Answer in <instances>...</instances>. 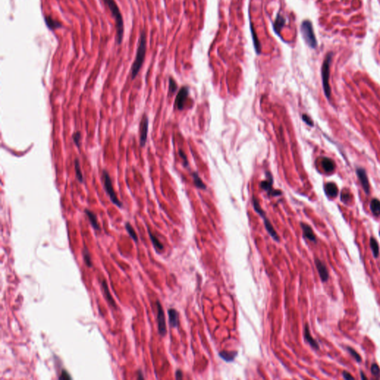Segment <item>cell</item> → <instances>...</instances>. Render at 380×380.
I'll return each instance as SVG.
<instances>
[{
  "label": "cell",
  "instance_id": "cell-1",
  "mask_svg": "<svg viewBox=\"0 0 380 380\" xmlns=\"http://www.w3.org/2000/svg\"><path fill=\"white\" fill-rule=\"evenodd\" d=\"M146 34L144 30H143L140 33V39H139V44L138 49H137V54L135 59H134V63L132 64V68H131V77H132V80H134L138 75L139 71H140L141 67H142L143 62H144L145 57H146Z\"/></svg>",
  "mask_w": 380,
  "mask_h": 380
},
{
  "label": "cell",
  "instance_id": "cell-2",
  "mask_svg": "<svg viewBox=\"0 0 380 380\" xmlns=\"http://www.w3.org/2000/svg\"><path fill=\"white\" fill-rule=\"evenodd\" d=\"M105 5L108 6L109 11H111V15L113 16L114 19L115 20L116 24V42L117 45L121 44L122 38H123L124 34V25H123V20H122V16L119 7L115 3V0H103Z\"/></svg>",
  "mask_w": 380,
  "mask_h": 380
},
{
  "label": "cell",
  "instance_id": "cell-3",
  "mask_svg": "<svg viewBox=\"0 0 380 380\" xmlns=\"http://www.w3.org/2000/svg\"><path fill=\"white\" fill-rule=\"evenodd\" d=\"M102 180H103V186H104L105 192H106L108 196L109 197L111 202L115 205H116V206L119 207V208H122V203L121 201L118 199L117 195H116L115 193V191L113 188L111 177H110L109 172L105 169H103V172H102Z\"/></svg>",
  "mask_w": 380,
  "mask_h": 380
},
{
  "label": "cell",
  "instance_id": "cell-4",
  "mask_svg": "<svg viewBox=\"0 0 380 380\" xmlns=\"http://www.w3.org/2000/svg\"><path fill=\"white\" fill-rule=\"evenodd\" d=\"M252 205H253V207H254L255 211L256 212V213H258L261 218H262V219L264 221V224L265 229L267 230V232H268L269 235H270L271 237L273 238V240H275V241H280L279 236L278 235L277 232H276L275 229H274V227H273V225H272L270 221H269V219L267 218V216H266L265 212L264 211L262 208L261 207L260 203H259L258 199L255 198V197H253L252 198Z\"/></svg>",
  "mask_w": 380,
  "mask_h": 380
},
{
  "label": "cell",
  "instance_id": "cell-5",
  "mask_svg": "<svg viewBox=\"0 0 380 380\" xmlns=\"http://www.w3.org/2000/svg\"><path fill=\"white\" fill-rule=\"evenodd\" d=\"M301 33H302L303 38L305 43L312 48H315L317 47V40L315 38L312 22L310 20H304L302 22L301 26Z\"/></svg>",
  "mask_w": 380,
  "mask_h": 380
},
{
  "label": "cell",
  "instance_id": "cell-6",
  "mask_svg": "<svg viewBox=\"0 0 380 380\" xmlns=\"http://www.w3.org/2000/svg\"><path fill=\"white\" fill-rule=\"evenodd\" d=\"M332 60V54L329 53L326 56V58L324 61L322 67H321V77H322L323 88L325 90V95L327 98L331 97V90L329 84L330 77V65H331Z\"/></svg>",
  "mask_w": 380,
  "mask_h": 380
},
{
  "label": "cell",
  "instance_id": "cell-7",
  "mask_svg": "<svg viewBox=\"0 0 380 380\" xmlns=\"http://www.w3.org/2000/svg\"><path fill=\"white\" fill-rule=\"evenodd\" d=\"M273 175H272L271 172H266V179L264 180H263V181L261 183V184H260L261 188L263 190H264L266 192H267V194L270 196L275 197V196H281L282 192H281V191L277 190H274V189L273 188Z\"/></svg>",
  "mask_w": 380,
  "mask_h": 380
},
{
  "label": "cell",
  "instance_id": "cell-8",
  "mask_svg": "<svg viewBox=\"0 0 380 380\" xmlns=\"http://www.w3.org/2000/svg\"><path fill=\"white\" fill-rule=\"evenodd\" d=\"M157 325H158V332L159 334L161 336H165L167 334V325H166V319L165 314H164V311L163 307L159 301H157Z\"/></svg>",
  "mask_w": 380,
  "mask_h": 380
},
{
  "label": "cell",
  "instance_id": "cell-9",
  "mask_svg": "<svg viewBox=\"0 0 380 380\" xmlns=\"http://www.w3.org/2000/svg\"><path fill=\"white\" fill-rule=\"evenodd\" d=\"M149 119L146 115H143L140 125V143L141 146H145L147 140Z\"/></svg>",
  "mask_w": 380,
  "mask_h": 380
},
{
  "label": "cell",
  "instance_id": "cell-10",
  "mask_svg": "<svg viewBox=\"0 0 380 380\" xmlns=\"http://www.w3.org/2000/svg\"><path fill=\"white\" fill-rule=\"evenodd\" d=\"M189 95V89L187 87L184 86L180 89L179 92L178 93L177 96H176L175 101H174V105L178 110H183L184 108L185 103Z\"/></svg>",
  "mask_w": 380,
  "mask_h": 380
},
{
  "label": "cell",
  "instance_id": "cell-11",
  "mask_svg": "<svg viewBox=\"0 0 380 380\" xmlns=\"http://www.w3.org/2000/svg\"><path fill=\"white\" fill-rule=\"evenodd\" d=\"M315 265L316 267V269L319 273V275L320 276L321 281L322 282L327 281L329 279V272L327 270V266L325 264L321 261L320 259L315 258Z\"/></svg>",
  "mask_w": 380,
  "mask_h": 380
},
{
  "label": "cell",
  "instance_id": "cell-12",
  "mask_svg": "<svg viewBox=\"0 0 380 380\" xmlns=\"http://www.w3.org/2000/svg\"><path fill=\"white\" fill-rule=\"evenodd\" d=\"M301 227H302L303 231V236L305 238H307V239L313 243H316V238H315L314 232H313V230L310 226L305 223H301Z\"/></svg>",
  "mask_w": 380,
  "mask_h": 380
},
{
  "label": "cell",
  "instance_id": "cell-13",
  "mask_svg": "<svg viewBox=\"0 0 380 380\" xmlns=\"http://www.w3.org/2000/svg\"><path fill=\"white\" fill-rule=\"evenodd\" d=\"M304 336L305 341H306L307 343L310 344V345L312 347L313 349H315V350H319V343H318V342H316V340H315L314 338H313V336H311L310 328H309V326L307 324H306L304 326Z\"/></svg>",
  "mask_w": 380,
  "mask_h": 380
},
{
  "label": "cell",
  "instance_id": "cell-14",
  "mask_svg": "<svg viewBox=\"0 0 380 380\" xmlns=\"http://www.w3.org/2000/svg\"><path fill=\"white\" fill-rule=\"evenodd\" d=\"M168 315L170 326L172 327H178L179 325V314L178 311L174 308H170L168 310Z\"/></svg>",
  "mask_w": 380,
  "mask_h": 380
},
{
  "label": "cell",
  "instance_id": "cell-15",
  "mask_svg": "<svg viewBox=\"0 0 380 380\" xmlns=\"http://www.w3.org/2000/svg\"><path fill=\"white\" fill-rule=\"evenodd\" d=\"M357 174H358V177L359 180H360L361 184L362 185V187L364 189L365 192L366 193H369V183L366 172H365L364 169H357Z\"/></svg>",
  "mask_w": 380,
  "mask_h": 380
},
{
  "label": "cell",
  "instance_id": "cell-16",
  "mask_svg": "<svg viewBox=\"0 0 380 380\" xmlns=\"http://www.w3.org/2000/svg\"><path fill=\"white\" fill-rule=\"evenodd\" d=\"M85 213H86L87 217H88L89 222H90L91 225L92 226V227L94 228L95 230H97V231H99V230H100V227H99V225L98 224V221H97V218L96 214H95L94 213H93L92 211L89 210V209H85Z\"/></svg>",
  "mask_w": 380,
  "mask_h": 380
},
{
  "label": "cell",
  "instance_id": "cell-17",
  "mask_svg": "<svg viewBox=\"0 0 380 380\" xmlns=\"http://www.w3.org/2000/svg\"><path fill=\"white\" fill-rule=\"evenodd\" d=\"M285 23H286L285 18H284V16H282L280 13L278 14L277 16H276L275 21L273 24V28H274V30H275L276 34L280 35V31H281V29L283 28V27L284 26Z\"/></svg>",
  "mask_w": 380,
  "mask_h": 380
},
{
  "label": "cell",
  "instance_id": "cell-18",
  "mask_svg": "<svg viewBox=\"0 0 380 380\" xmlns=\"http://www.w3.org/2000/svg\"><path fill=\"white\" fill-rule=\"evenodd\" d=\"M101 286H102V289H103V292H104L105 296V297H106L107 302H109V304L111 305V307H114L115 308H116L117 306H116L115 302V300H114L113 297L111 296V293H110L109 286H108V284L105 280H103V281H102Z\"/></svg>",
  "mask_w": 380,
  "mask_h": 380
},
{
  "label": "cell",
  "instance_id": "cell-19",
  "mask_svg": "<svg viewBox=\"0 0 380 380\" xmlns=\"http://www.w3.org/2000/svg\"><path fill=\"white\" fill-rule=\"evenodd\" d=\"M45 24H46L48 28L50 30H51V31L56 30V29H58L60 28H62L61 23H60V22H58L57 20L53 19L51 16H45Z\"/></svg>",
  "mask_w": 380,
  "mask_h": 380
},
{
  "label": "cell",
  "instance_id": "cell-20",
  "mask_svg": "<svg viewBox=\"0 0 380 380\" xmlns=\"http://www.w3.org/2000/svg\"><path fill=\"white\" fill-rule=\"evenodd\" d=\"M250 31H251V34H252L253 45H254L255 51H256L257 54H260L261 51V43H260V42H259V39L258 38V37H257L256 32L255 31V29H254V28H253V25L252 23H250Z\"/></svg>",
  "mask_w": 380,
  "mask_h": 380
},
{
  "label": "cell",
  "instance_id": "cell-21",
  "mask_svg": "<svg viewBox=\"0 0 380 380\" xmlns=\"http://www.w3.org/2000/svg\"><path fill=\"white\" fill-rule=\"evenodd\" d=\"M237 351H227V350H222L219 353V356L223 359L226 362H232L235 356H237Z\"/></svg>",
  "mask_w": 380,
  "mask_h": 380
},
{
  "label": "cell",
  "instance_id": "cell-22",
  "mask_svg": "<svg viewBox=\"0 0 380 380\" xmlns=\"http://www.w3.org/2000/svg\"><path fill=\"white\" fill-rule=\"evenodd\" d=\"M321 165L324 169L327 172H331L335 169V163L332 161L331 159L327 158V157H324L321 161Z\"/></svg>",
  "mask_w": 380,
  "mask_h": 380
},
{
  "label": "cell",
  "instance_id": "cell-23",
  "mask_svg": "<svg viewBox=\"0 0 380 380\" xmlns=\"http://www.w3.org/2000/svg\"><path fill=\"white\" fill-rule=\"evenodd\" d=\"M325 192L329 196L336 197L338 195V188L334 183H327L325 186Z\"/></svg>",
  "mask_w": 380,
  "mask_h": 380
},
{
  "label": "cell",
  "instance_id": "cell-24",
  "mask_svg": "<svg viewBox=\"0 0 380 380\" xmlns=\"http://www.w3.org/2000/svg\"><path fill=\"white\" fill-rule=\"evenodd\" d=\"M192 178H193V183H194L195 186H196L197 188L201 189V190H206L207 189V186L205 185L204 183L203 182V180H201V178H200V176H199V174L198 172H194L192 173Z\"/></svg>",
  "mask_w": 380,
  "mask_h": 380
},
{
  "label": "cell",
  "instance_id": "cell-25",
  "mask_svg": "<svg viewBox=\"0 0 380 380\" xmlns=\"http://www.w3.org/2000/svg\"><path fill=\"white\" fill-rule=\"evenodd\" d=\"M148 232H149V237H150V239L151 241V242H152L153 246H154V247L155 248V250H156L157 251L163 250L164 248L163 245L161 244V242L160 241L158 238H157L156 236L155 235H153L152 233H151V231L149 230H148Z\"/></svg>",
  "mask_w": 380,
  "mask_h": 380
},
{
  "label": "cell",
  "instance_id": "cell-26",
  "mask_svg": "<svg viewBox=\"0 0 380 380\" xmlns=\"http://www.w3.org/2000/svg\"><path fill=\"white\" fill-rule=\"evenodd\" d=\"M370 246H371V250H372L373 255L375 258H378L379 255V247L377 241L374 238L371 237L370 238Z\"/></svg>",
  "mask_w": 380,
  "mask_h": 380
},
{
  "label": "cell",
  "instance_id": "cell-27",
  "mask_svg": "<svg viewBox=\"0 0 380 380\" xmlns=\"http://www.w3.org/2000/svg\"><path fill=\"white\" fill-rule=\"evenodd\" d=\"M74 169H75L77 179L78 181L81 183V184L83 183V181H84L83 175H82V171H81L80 162H79V160L77 158L75 159V161H74Z\"/></svg>",
  "mask_w": 380,
  "mask_h": 380
},
{
  "label": "cell",
  "instance_id": "cell-28",
  "mask_svg": "<svg viewBox=\"0 0 380 380\" xmlns=\"http://www.w3.org/2000/svg\"><path fill=\"white\" fill-rule=\"evenodd\" d=\"M370 208L372 212V213L374 215H380V201L377 199H373L371 202L370 205Z\"/></svg>",
  "mask_w": 380,
  "mask_h": 380
},
{
  "label": "cell",
  "instance_id": "cell-29",
  "mask_svg": "<svg viewBox=\"0 0 380 380\" xmlns=\"http://www.w3.org/2000/svg\"><path fill=\"white\" fill-rule=\"evenodd\" d=\"M82 255H83L84 262H85V264H86V265L87 266V267H93L92 261H91L90 253H89V251L86 247H85L83 250H82Z\"/></svg>",
  "mask_w": 380,
  "mask_h": 380
},
{
  "label": "cell",
  "instance_id": "cell-30",
  "mask_svg": "<svg viewBox=\"0 0 380 380\" xmlns=\"http://www.w3.org/2000/svg\"><path fill=\"white\" fill-rule=\"evenodd\" d=\"M125 228L126 230V231H127L128 234L129 235V236L131 238H132L133 241L135 242L138 241V235H137L135 231H134V228L132 227V226L131 225V224L128 223V222H126L125 224Z\"/></svg>",
  "mask_w": 380,
  "mask_h": 380
},
{
  "label": "cell",
  "instance_id": "cell-31",
  "mask_svg": "<svg viewBox=\"0 0 380 380\" xmlns=\"http://www.w3.org/2000/svg\"><path fill=\"white\" fill-rule=\"evenodd\" d=\"M177 88H178V85H177V83H176V82L174 81L173 78L170 77L169 78V94H173L176 91V90H177Z\"/></svg>",
  "mask_w": 380,
  "mask_h": 380
},
{
  "label": "cell",
  "instance_id": "cell-32",
  "mask_svg": "<svg viewBox=\"0 0 380 380\" xmlns=\"http://www.w3.org/2000/svg\"><path fill=\"white\" fill-rule=\"evenodd\" d=\"M371 373L376 377L377 378H379L380 377V368L379 367V365L377 364H376V363H373L371 365Z\"/></svg>",
  "mask_w": 380,
  "mask_h": 380
},
{
  "label": "cell",
  "instance_id": "cell-33",
  "mask_svg": "<svg viewBox=\"0 0 380 380\" xmlns=\"http://www.w3.org/2000/svg\"><path fill=\"white\" fill-rule=\"evenodd\" d=\"M347 349H348V352L350 353V355L354 357V358L356 359L358 362H361V361H362V358H361L360 355H359L358 353H357L356 350H354V349H353L352 348H350V347H347Z\"/></svg>",
  "mask_w": 380,
  "mask_h": 380
},
{
  "label": "cell",
  "instance_id": "cell-34",
  "mask_svg": "<svg viewBox=\"0 0 380 380\" xmlns=\"http://www.w3.org/2000/svg\"><path fill=\"white\" fill-rule=\"evenodd\" d=\"M81 138H82V136H81V134L80 132H74L73 134V135H72V139H73L74 143H75V145L77 147H80V146Z\"/></svg>",
  "mask_w": 380,
  "mask_h": 380
},
{
  "label": "cell",
  "instance_id": "cell-35",
  "mask_svg": "<svg viewBox=\"0 0 380 380\" xmlns=\"http://www.w3.org/2000/svg\"><path fill=\"white\" fill-rule=\"evenodd\" d=\"M179 155H180V158H181L183 160V163H184V165L186 167H187L188 166H189V163H188V160H187V157H186V154H185L182 150H180L179 151Z\"/></svg>",
  "mask_w": 380,
  "mask_h": 380
},
{
  "label": "cell",
  "instance_id": "cell-36",
  "mask_svg": "<svg viewBox=\"0 0 380 380\" xmlns=\"http://www.w3.org/2000/svg\"><path fill=\"white\" fill-rule=\"evenodd\" d=\"M302 119L308 126H313V122L312 119H311V118L309 117L307 115H305V114H304V115H302Z\"/></svg>",
  "mask_w": 380,
  "mask_h": 380
},
{
  "label": "cell",
  "instance_id": "cell-37",
  "mask_svg": "<svg viewBox=\"0 0 380 380\" xmlns=\"http://www.w3.org/2000/svg\"><path fill=\"white\" fill-rule=\"evenodd\" d=\"M59 379H71V377L68 374V373L65 371V370H63V371H62L61 375H60V377H59Z\"/></svg>",
  "mask_w": 380,
  "mask_h": 380
},
{
  "label": "cell",
  "instance_id": "cell-38",
  "mask_svg": "<svg viewBox=\"0 0 380 380\" xmlns=\"http://www.w3.org/2000/svg\"><path fill=\"white\" fill-rule=\"evenodd\" d=\"M341 199L343 202H348L350 199V195L349 194V192H344V191H343L342 193Z\"/></svg>",
  "mask_w": 380,
  "mask_h": 380
},
{
  "label": "cell",
  "instance_id": "cell-39",
  "mask_svg": "<svg viewBox=\"0 0 380 380\" xmlns=\"http://www.w3.org/2000/svg\"><path fill=\"white\" fill-rule=\"evenodd\" d=\"M342 376H343V378L344 379H354V377H353L350 373L347 372V371H343Z\"/></svg>",
  "mask_w": 380,
  "mask_h": 380
},
{
  "label": "cell",
  "instance_id": "cell-40",
  "mask_svg": "<svg viewBox=\"0 0 380 380\" xmlns=\"http://www.w3.org/2000/svg\"><path fill=\"white\" fill-rule=\"evenodd\" d=\"M183 378V373L180 370H177L175 372V379H181Z\"/></svg>",
  "mask_w": 380,
  "mask_h": 380
},
{
  "label": "cell",
  "instance_id": "cell-41",
  "mask_svg": "<svg viewBox=\"0 0 380 380\" xmlns=\"http://www.w3.org/2000/svg\"><path fill=\"white\" fill-rule=\"evenodd\" d=\"M138 379H144V377H143V373L141 372V371H140V370L138 371Z\"/></svg>",
  "mask_w": 380,
  "mask_h": 380
},
{
  "label": "cell",
  "instance_id": "cell-42",
  "mask_svg": "<svg viewBox=\"0 0 380 380\" xmlns=\"http://www.w3.org/2000/svg\"><path fill=\"white\" fill-rule=\"evenodd\" d=\"M360 373H361V378H362V379H367V377H365V376L364 373H363V372H362V371H361Z\"/></svg>",
  "mask_w": 380,
  "mask_h": 380
},
{
  "label": "cell",
  "instance_id": "cell-43",
  "mask_svg": "<svg viewBox=\"0 0 380 380\" xmlns=\"http://www.w3.org/2000/svg\"><path fill=\"white\" fill-rule=\"evenodd\" d=\"M379 235H380V232H379Z\"/></svg>",
  "mask_w": 380,
  "mask_h": 380
}]
</instances>
